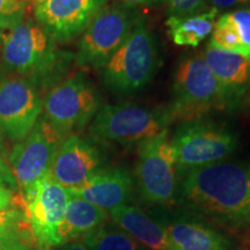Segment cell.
Returning a JSON list of instances; mask_svg holds the SVG:
<instances>
[{"label":"cell","instance_id":"277c9868","mask_svg":"<svg viewBox=\"0 0 250 250\" xmlns=\"http://www.w3.org/2000/svg\"><path fill=\"white\" fill-rule=\"evenodd\" d=\"M174 101L168 108L174 121L198 120L206 112L225 107L223 90L203 54L184 58L175 72Z\"/></svg>","mask_w":250,"mask_h":250},{"label":"cell","instance_id":"ffe728a7","mask_svg":"<svg viewBox=\"0 0 250 250\" xmlns=\"http://www.w3.org/2000/svg\"><path fill=\"white\" fill-rule=\"evenodd\" d=\"M219 12L208 8L189 17H169L166 21L168 35L176 45L196 48L214 29Z\"/></svg>","mask_w":250,"mask_h":250},{"label":"cell","instance_id":"603a6c76","mask_svg":"<svg viewBox=\"0 0 250 250\" xmlns=\"http://www.w3.org/2000/svg\"><path fill=\"white\" fill-rule=\"evenodd\" d=\"M208 46L223 50V51L242 55L247 58L246 49L243 48L239 34L227 13H224L220 18L217 19Z\"/></svg>","mask_w":250,"mask_h":250},{"label":"cell","instance_id":"1f68e13d","mask_svg":"<svg viewBox=\"0 0 250 250\" xmlns=\"http://www.w3.org/2000/svg\"><path fill=\"white\" fill-rule=\"evenodd\" d=\"M0 156H1V158H4L5 160H8L7 152H6V146H5L4 138H2L1 131H0Z\"/></svg>","mask_w":250,"mask_h":250},{"label":"cell","instance_id":"d6986e66","mask_svg":"<svg viewBox=\"0 0 250 250\" xmlns=\"http://www.w3.org/2000/svg\"><path fill=\"white\" fill-rule=\"evenodd\" d=\"M109 213L92 203L71 196L65 215L58 227L59 245L73 242L83 239L92 230L108 220Z\"/></svg>","mask_w":250,"mask_h":250},{"label":"cell","instance_id":"e0dca14e","mask_svg":"<svg viewBox=\"0 0 250 250\" xmlns=\"http://www.w3.org/2000/svg\"><path fill=\"white\" fill-rule=\"evenodd\" d=\"M114 223L125 230L145 248L169 250L165 227H162L145 212L132 205H120L109 211Z\"/></svg>","mask_w":250,"mask_h":250},{"label":"cell","instance_id":"44dd1931","mask_svg":"<svg viewBox=\"0 0 250 250\" xmlns=\"http://www.w3.org/2000/svg\"><path fill=\"white\" fill-rule=\"evenodd\" d=\"M0 250H37L26 208L0 211Z\"/></svg>","mask_w":250,"mask_h":250},{"label":"cell","instance_id":"3957f363","mask_svg":"<svg viewBox=\"0 0 250 250\" xmlns=\"http://www.w3.org/2000/svg\"><path fill=\"white\" fill-rule=\"evenodd\" d=\"M0 52L9 72L35 83L46 81L59 62L55 39L33 19H24L4 35Z\"/></svg>","mask_w":250,"mask_h":250},{"label":"cell","instance_id":"9a60e30c","mask_svg":"<svg viewBox=\"0 0 250 250\" xmlns=\"http://www.w3.org/2000/svg\"><path fill=\"white\" fill-rule=\"evenodd\" d=\"M132 189V177L125 168L103 170L83 186L67 189L71 196L92 203L107 212L125 204Z\"/></svg>","mask_w":250,"mask_h":250},{"label":"cell","instance_id":"5b68a950","mask_svg":"<svg viewBox=\"0 0 250 250\" xmlns=\"http://www.w3.org/2000/svg\"><path fill=\"white\" fill-rule=\"evenodd\" d=\"M173 118L167 109H152L132 102L105 104L90 124L95 138L120 144L142 143L168 129Z\"/></svg>","mask_w":250,"mask_h":250},{"label":"cell","instance_id":"4fadbf2b","mask_svg":"<svg viewBox=\"0 0 250 250\" xmlns=\"http://www.w3.org/2000/svg\"><path fill=\"white\" fill-rule=\"evenodd\" d=\"M103 170L100 149L90 140L70 134L59 145L50 174L61 186L73 189Z\"/></svg>","mask_w":250,"mask_h":250},{"label":"cell","instance_id":"e575fe53","mask_svg":"<svg viewBox=\"0 0 250 250\" xmlns=\"http://www.w3.org/2000/svg\"><path fill=\"white\" fill-rule=\"evenodd\" d=\"M2 40H4V34L2 31L0 30V50H1V44H2Z\"/></svg>","mask_w":250,"mask_h":250},{"label":"cell","instance_id":"4316f807","mask_svg":"<svg viewBox=\"0 0 250 250\" xmlns=\"http://www.w3.org/2000/svg\"><path fill=\"white\" fill-rule=\"evenodd\" d=\"M0 186L8 188L12 191L19 190L17 180H15L14 175L9 168L7 160H5L1 156H0Z\"/></svg>","mask_w":250,"mask_h":250},{"label":"cell","instance_id":"52a82bcc","mask_svg":"<svg viewBox=\"0 0 250 250\" xmlns=\"http://www.w3.org/2000/svg\"><path fill=\"white\" fill-rule=\"evenodd\" d=\"M140 19L137 9L105 4L83 31L76 56L83 67L102 68L129 36Z\"/></svg>","mask_w":250,"mask_h":250},{"label":"cell","instance_id":"9c48e42d","mask_svg":"<svg viewBox=\"0 0 250 250\" xmlns=\"http://www.w3.org/2000/svg\"><path fill=\"white\" fill-rule=\"evenodd\" d=\"M64 139L44 117H40L33 130L15 144L8 155V165L17 180L21 198L50 174L56 152Z\"/></svg>","mask_w":250,"mask_h":250},{"label":"cell","instance_id":"ba28073f","mask_svg":"<svg viewBox=\"0 0 250 250\" xmlns=\"http://www.w3.org/2000/svg\"><path fill=\"white\" fill-rule=\"evenodd\" d=\"M100 108L98 90L81 74L57 83L43 101L44 118L62 138L83 129Z\"/></svg>","mask_w":250,"mask_h":250},{"label":"cell","instance_id":"2e32d148","mask_svg":"<svg viewBox=\"0 0 250 250\" xmlns=\"http://www.w3.org/2000/svg\"><path fill=\"white\" fill-rule=\"evenodd\" d=\"M203 56L220 85L226 105L234 104L246 95L250 80V59L210 46Z\"/></svg>","mask_w":250,"mask_h":250},{"label":"cell","instance_id":"ac0fdd59","mask_svg":"<svg viewBox=\"0 0 250 250\" xmlns=\"http://www.w3.org/2000/svg\"><path fill=\"white\" fill-rule=\"evenodd\" d=\"M165 229L169 250H232L224 234L203 224L177 220Z\"/></svg>","mask_w":250,"mask_h":250},{"label":"cell","instance_id":"7c38bea8","mask_svg":"<svg viewBox=\"0 0 250 250\" xmlns=\"http://www.w3.org/2000/svg\"><path fill=\"white\" fill-rule=\"evenodd\" d=\"M43 100L37 83L13 78L0 83V131L8 139L20 142L40 120Z\"/></svg>","mask_w":250,"mask_h":250},{"label":"cell","instance_id":"836d02e7","mask_svg":"<svg viewBox=\"0 0 250 250\" xmlns=\"http://www.w3.org/2000/svg\"><path fill=\"white\" fill-rule=\"evenodd\" d=\"M30 1L36 6V5H39V4H42V2L45 1V0H30Z\"/></svg>","mask_w":250,"mask_h":250},{"label":"cell","instance_id":"5bb4252c","mask_svg":"<svg viewBox=\"0 0 250 250\" xmlns=\"http://www.w3.org/2000/svg\"><path fill=\"white\" fill-rule=\"evenodd\" d=\"M109 0H45L35 6L36 22L55 41H70L83 34Z\"/></svg>","mask_w":250,"mask_h":250},{"label":"cell","instance_id":"cb8c5ba5","mask_svg":"<svg viewBox=\"0 0 250 250\" xmlns=\"http://www.w3.org/2000/svg\"><path fill=\"white\" fill-rule=\"evenodd\" d=\"M30 0H0V30H12L26 17Z\"/></svg>","mask_w":250,"mask_h":250},{"label":"cell","instance_id":"6da1fadb","mask_svg":"<svg viewBox=\"0 0 250 250\" xmlns=\"http://www.w3.org/2000/svg\"><path fill=\"white\" fill-rule=\"evenodd\" d=\"M181 195L190 210L230 232L250 234V164L217 162L187 171Z\"/></svg>","mask_w":250,"mask_h":250},{"label":"cell","instance_id":"7a4b0ae2","mask_svg":"<svg viewBox=\"0 0 250 250\" xmlns=\"http://www.w3.org/2000/svg\"><path fill=\"white\" fill-rule=\"evenodd\" d=\"M158 65V48L152 31L139 19L129 36L102 67V79L111 92L137 93L148 85Z\"/></svg>","mask_w":250,"mask_h":250},{"label":"cell","instance_id":"d4e9b609","mask_svg":"<svg viewBox=\"0 0 250 250\" xmlns=\"http://www.w3.org/2000/svg\"><path fill=\"white\" fill-rule=\"evenodd\" d=\"M227 14L239 34L243 48L246 49L247 58L250 59V8H239L227 12Z\"/></svg>","mask_w":250,"mask_h":250},{"label":"cell","instance_id":"484cf974","mask_svg":"<svg viewBox=\"0 0 250 250\" xmlns=\"http://www.w3.org/2000/svg\"><path fill=\"white\" fill-rule=\"evenodd\" d=\"M169 17H189L208 9L205 0H162Z\"/></svg>","mask_w":250,"mask_h":250},{"label":"cell","instance_id":"d6a6232c","mask_svg":"<svg viewBox=\"0 0 250 250\" xmlns=\"http://www.w3.org/2000/svg\"><path fill=\"white\" fill-rule=\"evenodd\" d=\"M246 99H247V102H248V105L250 107V80H249L248 90H247V94H246Z\"/></svg>","mask_w":250,"mask_h":250},{"label":"cell","instance_id":"4dcf8cb0","mask_svg":"<svg viewBox=\"0 0 250 250\" xmlns=\"http://www.w3.org/2000/svg\"><path fill=\"white\" fill-rule=\"evenodd\" d=\"M58 250H88L83 242H70L62 246Z\"/></svg>","mask_w":250,"mask_h":250},{"label":"cell","instance_id":"30bf717a","mask_svg":"<svg viewBox=\"0 0 250 250\" xmlns=\"http://www.w3.org/2000/svg\"><path fill=\"white\" fill-rule=\"evenodd\" d=\"M176 170L168 129L139 144L136 174L140 192L146 202L169 204L174 201Z\"/></svg>","mask_w":250,"mask_h":250},{"label":"cell","instance_id":"8992f818","mask_svg":"<svg viewBox=\"0 0 250 250\" xmlns=\"http://www.w3.org/2000/svg\"><path fill=\"white\" fill-rule=\"evenodd\" d=\"M170 142L176 169L186 173L220 162L237 147L232 130L201 118L183 122Z\"/></svg>","mask_w":250,"mask_h":250},{"label":"cell","instance_id":"83f0119b","mask_svg":"<svg viewBox=\"0 0 250 250\" xmlns=\"http://www.w3.org/2000/svg\"><path fill=\"white\" fill-rule=\"evenodd\" d=\"M205 1L208 9L214 8L218 12L223 11V9L239 7V6L250 4V0H205Z\"/></svg>","mask_w":250,"mask_h":250},{"label":"cell","instance_id":"f546056e","mask_svg":"<svg viewBox=\"0 0 250 250\" xmlns=\"http://www.w3.org/2000/svg\"><path fill=\"white\" fill-rule=\"evenodd\" d=\"M162 0H116L118 5L124 6V7L137 9L138 7H144V6H152L158 4Z\"/></svg>","mask_w":250,"mask_h":250},{"label":"cell","instance_id":"f1b7e54d","mask_svg":"<svg viewBox=\"0 0 250 250\" xmlns=\"http://www.w3.org/2000/svg\"><path fill=\"white\" fill-rule=\"evenodd\" d=\"M15 205L13 191L8 188L0 186V211L7 210Z\"/></svg>","mask_w":250,"mask_h":250},{"label":"cell","instance_id":"7402d4cb","mask_svg":"<svg viewBox=\"0 0 250 250\" xmlns=\"http://www.w3.org/2000/svg\"><path fill=\"white\" fill-rule=\"evenodd\" d=\"M88 250H145L143 245L120 227L101 225L83 237Z\"/></svg>","mask_w":250,"mask_h":250},{"label":"cell","instance_id":"8fae6325","mask_svg":"<svg viewBox=\"0 0 250 250\" xmlns=\"http://www.w3.org/2000/svg\"><path fill=\"white\" fill-rule=\"evenodd\" d=\"M70 192L46 175L22 198L37 250H51L59 247L58 227L65 215Z\"/></svg>","mask_w":250,"mask_h":250}]
</instances>
